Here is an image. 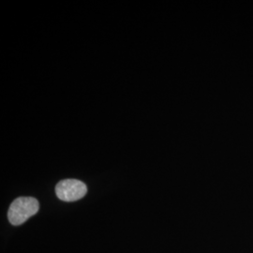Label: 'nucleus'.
I'll list each match as a JSON object with an SVG mask.
<instances>
[{"instance_id":"obj_2","label":"nucleus","mask_w":253,"mask_h":253,"mask_svg":"<svg viewBox=\"0 0 253 253\" xmlns=\"http://www.w3.org/2000/svg\"><path fill=\"white\" fill-rule=\"evenodd\" d=\"M86 192V185L77 179H64L55 186L56 196L64 202H74L82 199Z\"/></svg>"},{"instance_id":"obj_1","label":"nucleus","mask_w":253,"mask_h":253,"mask_svg":"<svg viewBox=\"0 0 253 253\" xmlns=\"http://www.w3.org/2000/svg\"><path fill=\"white\" fill-rule=\"evenodd\" d=\"M40 204L33 197H20L14 200L9 208L8 217L12 225H21L39 211Z\"/></svg>"}]
</instances>
